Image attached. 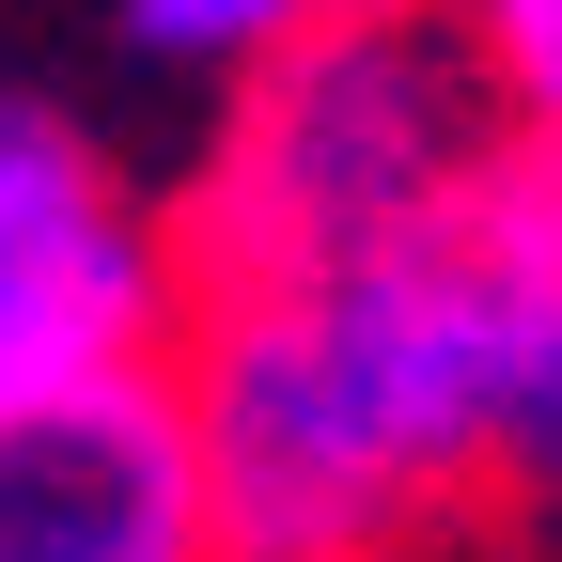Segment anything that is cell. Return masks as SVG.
Instances as JSON below:
<instances>
[{
    "label": "cell",
    "instance_id": "cell-5",
    "mask_svg": "<svg viewBox=\"0 0 562 562\" xmlns=\"http://www.w3.org/2000/svg\"><path fill=\"white\" fill-rule=\"evenodd\" d=\"M469 235L501 266V484L562 516V140H484Z\"/></svg>",
    "mask_w": 562,
    "mask_h": 562
},
{
    "label": "cell",
    "instance_id": "cell-6",
    "mask_svg": "<svg viewBox=\"0 0 562 562\" xmlns=\"http://www.w3.org/2000/svg\"><path fill=\"white\" fill-rule=\"evenodd\" d=\"M438 16L484 63V110L516 140H562V0H438Z\"/></svg>",
    "mask_w": 562,
    "mask_h": 562
},
{
    "label": "cell",
    "instance_id": "cell-8",
    "mask_svg": "<svg viewBox=\"0 0 562 562\" xmlns=\"http://www.w3.org/2000/svg\"><path fill=\"white\" fill-rule=\"evenodd\" d=\"M313 16H438V0H313Z\"/></svg>",
    "mask_w": 562,
    "mask_h": 562
},
{
    "label": "cell",
    "instance_id": "cell-2",
    "mask_svg": "<svg viewBox=\"0 0 562 562\" xmlns=\"http://www.w3.org/2000/svg\"><path fill=\"white\" fill-rule=\"evenodd\" d=\"M484 140L501 110H484V63L453 47V16H297L266 63L220 79V140L172 203V266L188 297L360 266L438 220L484 172Z\"/></svg>",
    "mask_w": 562,
    "mask_h": 562
},
{
    "label": "cell",
    "instance_id": "cell-7",
    "mask_svg": "<svg viewBox=\"0 0 562 562\" xmlns=\"http://www.w3.org/2000/svg\"><path fill=\"white\" fill-rule=\"evenodd\" d=\"M297 16L313 0H125V47L172 63V79H235V63H266Z\"/></svg>",
    "mask_w": 562,
    "mask_h": 562
},
{
    "label": "cell",
    "instance_id": "cell-3",
    "mask_svg": "<svg viewBox=\"0 0 562 562\" xmlns=\"http://www.w3.org/2000/svg\"><path fill=\"white\" fill-rule=\"evenodd\" d=\"M172 313H188L172 203H140V172L110 157L94 125L0 94V375L157 360Z\"/></svg>",
    "mask_w": 562,
    "mask_h": 562
},
{
    "label": "cell",
    "instance_id": "cell-4",
    "mask_svg": "<svg viewBox=\"0 0 562 562\" xmlns=\"http://www.w3.org/2000/svg\"><path fill=\"white\" fill-rule=\"evenodd\" d=\"M0 562H203V484L157 360L0 375Z\"/></svg>",
    "mask_w": 562,
    "mask_h": 562
},
{
    "label": "cell",
    "instance_id": "cell-1",
    "mask_svg": "<svg viewBox=\"0 0 562 562\" xmlns=\"http://www.w3.org/2000/svg\"><path fill=\"white\" fill-rule=\"evenodd\" d=\"M157 375L188 422L203 562H406L501 484V266L469 188L360 266L188 297Z\"/></svg>",
    "mask_w": 562,
    "mask_h": 562
}]
</instances>
